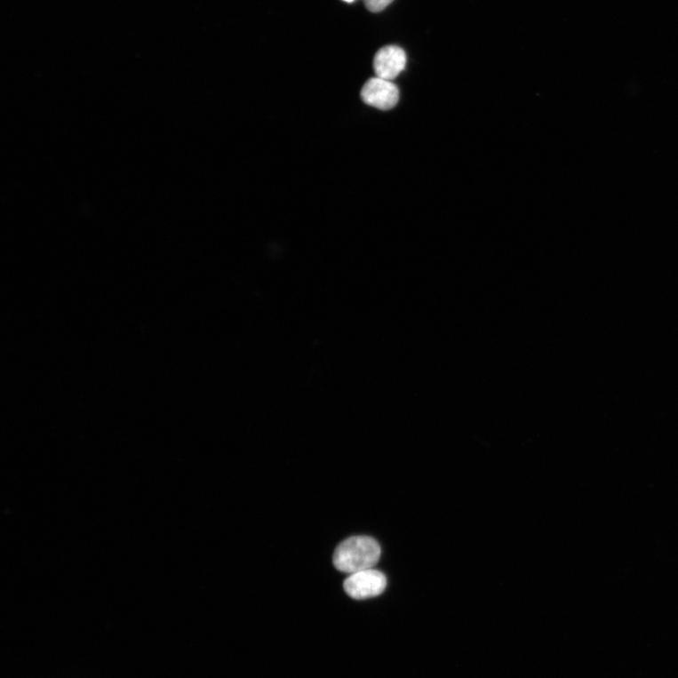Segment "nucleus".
I'll use <instances>...</instances> for the list:
<instances>
[{
  "mask_svg": "<svg viewBox=\"0 0 678 678\" xmlns=\"http://www.w3.org/2000/svg\"><path fill=\"white\" fill-rule=\"evenodd\" d=\"M381 557V546L369 536H354L343 541L334 554V565L343 573L355 574L373 569Z\"/></svg>",
  "mask_w": 678,
  "mask_h": 678,
  "instance_id": "nucleus-1",
  "label": "nucleus"
},
{
  "mask_svg": "<svg viewBox=\"0 0 678 678\" xmlns=\"http://www.w3.org/2000/svg\"><path fill=\"white\" fill-rule=\"evenodd\" d=\"M386 587V576L373 569L351 574L344 581V590L347 594L357 601L380 595Z\"/></svg>",
  "mask_w": 678,
  "mask_h": 678,
  "instance_id": "nucleus-2",
  "label": "nucleus"
},
{
  "mask_svg": "<svg viewBox=\"0 0 678 678\" xmlns=\"http://www.w3.org/2000/svg\"><path fill=\"white\" fill-rule=\"evenodd\" d=\"M361 98L367 105L381 110L395 107L400 100L399 88L381 77H372L361 91Z\"/></svg>",
  "mask_w": 678,
  "mask_h": 678,
  "instance_id": "nucleus-3",
  "label": "nucleus"
},
{
  "mask_svg": "<svg viewBox=\"0 0 678 678\" xmlns=\"http://www.w3.org/2000/svg\"><path fill=\"white\" fill-rule=\"evenodd\" d=\"M406 61V54L401 47L387 45L375 55L374 72L378 77L392 82L404 70Z\"/></svg>",
  "mask_w": 678,
  "mask_h": 678,
  "instance_id": "nucleus-4",
  "label": "nucleus"
},
{
  "mask_svg": "<svg viewBox=\"0 0 678 678\" xmlns=\"http://www.w3.org/2000/svg\"><path fill=\"white\" fill-rule=\"evenodd\" d=\"M364 2L370 12H379L390 5L394 0H364Z\"/></svg>",
  "mask_w": 678,
  "mask_h": 678,
  "instance_id": "nucleus-5",
  "label": "nucleus"
},
{
  "mask_svg": "<svg viewBox=\"0 0 678 678\" xmlns=\"http://www.w3.org/2000/svg\"><path fill=\"white\" fill-rule=\"evenodd\" d=\"M342 2L347 4H353L354 2H355V0H342Z\"/></svg>",
  "mask_w": 678,
  "mask_h": 678,
  "instance_id": "nucleus-6",
  "label": "nucleus"
}]
</instances>
